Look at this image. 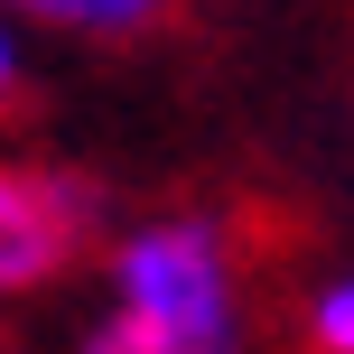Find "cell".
Returning <instances> with one entry per match:
<instances>
[{
	"label": "cell",
	"mask_w": 354,
	"mask_h": 354,
	"mask_svg": "<svg viewBox=\"0 0 354 354\" xmlns=\"http://www.w3.org/2000/svg\"><path fill=\"white\" fill-rule=\"evenodd\" d=\"M112 317L159 354H243V280L205 214H159L112 243Z\"/></svg>",
	"instance_id": "cell-1"
},
{
	"label": "cell",
	"mask_w": 354,
	"mask_h": 354,
	"mask_svg": "<svg viewBox=\"0 0 354 354\" xmlns=\"http://www.w3.org/2000/svg\"><path fill=\"white\" fill-rule=\"evenodd\" d=\"M19 19H47V28H75V37H140L159 28L177 0H0Z\"/></svg>",
	"instance_id": "cell-3"
},
{
	"label": "cell",
	"mask_w": 354,
	"mask_h": 354,
	"mask_svg": "<svg viewBox=\"0 0 354 354\" xmlns=\"http://www.w3.org/2000/svg\"><path fill=\"white\" fill-rule=\"evenodd\" d=\"M93 224V187L84 177H47V168H10L0 159V299H28L84 252Z\"/></svg>",
	"instance_id": "cell-2"
},
{
	"label": "cell",
	"mask_w": 354,
	"mask_h": 354,
	"mask_svg": "<svg viewBox=\"0 0 354 354\" xmlns=\"http://www.w3.org/2000/svg\"><path fill=\"white\" fill-rule=\"evenodd\" d=\"M19 93V28H10V10H0V103Z\"/></svg>",
	"instance_id": "cell-6"
},
{
	"label": "cell",
	"mask_w": 354,
	"mask_h": 354,
	"mask_svg": "<svg viewBox=\"0 0 354 354\" xmlns=\"http://www.w3.org/2000/svg\"><path fill=\"white\" fill-rule=\"evenodd\" d=\"M84 354H159V345H149V336H140L131 317H103V326L84 336Z\"/></svg>",
	"instance_id": "cell-5"
},
{
	"label": "cell",
	"mask_w": 354,
	"mask_h": 354,
	"mask_svg": "<svg viewBox=\"0 0 354 354\" xmlns=\"http://www.w3.org/2000/svg\"><path fill=\"white\" fill-rule=\"evenodd\" d=\"M308 345H317V354H354V270L308 299Z\"/></svg>",
	"instance_id": "cell-4"
}]
</instances>
